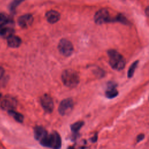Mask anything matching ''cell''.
Returning a JSON list of instances; mask_svg holds the SVG:
<instances>
[{
    "label": "cell",
    "mask_w": 149,
    "mask_h": 149,
    "mask_svg": "<svg viewBox=\"0 0 149 149\" xmlns=\"http://www.w3.org/2000/svg\"><path fill=\"white\" fill-rule=\"evenodd\" d=\"M107 53L109 56V63L112 69L118 71L124 69L126 61L119 52L112 49L108 50Z\"/></svg>",
    "instance_id": "cell-1"
},
{
    "label": "cell",
    "mask_w": 149,
    "mask_h": 149,
    "mask_svg": "<svg viewBox=\"0 0 149 149\" xmlns=\"http://www.w3.org/2000/svg\"><path fill=\"white\" fill-rule=\"evenodd\" d=\"M61 79L63 84L70 88L76 87L80 81L78 73L72 69H66L63 70L61 75Z\"/></svg>",
    "instance_id": "cell-2"
},
{
    "label": "cell",
    "mask_w": 149,
    "mask_h": 149,
    "mask_svg": "<svg viewBox=\"0 0 149 149\" xmlns=\"http://www.w3.org/2000/svg\"><path fill=\"white\" fill-rule=\"evenodd\" d=\"M40 144L47 147H50L53 149H59L61 147V138L59 134L54 132L49 134H47L40 141Z\"/></svg>",
    "instance_id": "cell-3"
},
{
    "label": "cell",
    "mask_w": 149,
    "mask_h": 149,
    "mask_svg": "<svg viewBox=\"0 0 149 149\" xmlns=\"http://www.w3.org/2000/svg\"><path fill=\"white\" fill-rule=\"evenodd\" d=\"M58 48L59 52L65 56H70L74 50L72 43L66 38H62L59 41Z\"/></svg>",
    "instance_id": "cell-4"
},
{
    "label": "cell",
    "mask_w": 149,
    "mask_h": 149,
    "mask_svg": "<svg viewBox=\"0 0 149 149\" xmlns=\"http://www.w3.org/2000/svg\"><path fill=\"white\" fill-rule=\"evenodd\" d=\"M14 22L12 19L8 21L0 23V36L3 38H8L14 34Z\"/></svg>",
    "instance_id": "cell-5"
},
{
    "label": "cell",
    "mask_w": 149,
    "mask_h": 149,
    "mask_svg": "<svg viewBox=\"0 0 149 149\" xmlns=\"http://www.w3.org/2000/svg\"><path fill=\"white\" fill-rule=\"evenodd\" d=\"M111 19L108 10L104 8L98 10L94 16V22L97 24H102L111 22Z\"/></svg>",
    "instance_id": "cell-6"
},
{
    "label": "cell",
    "mask_w": 149,
    "mask_h": 149,
    "mask_svg": "<svg viewBox=\"0 0 149 149\" xmlns=\"http://www.w3.org/2000/svg\"><path fill=\"white\" fill-rule=\"evenodd\" d=\"M73 107V101L72 98H68L63 100L58 107V112L61 115H65L69 113Z\"/></svg>",
    "instance_id": "cell-7"
},
{
    "label": "cell",
    "mask_w": 149,
    "mask_h": 149,
    "mask_svg": "<svg viewBox=\"0 0 149 149\" xmlns=\"http://www.w3.org/2000/svg\"><path fill=\"white\" fill-rule=\"evenodd\" d=\"M17 106L16 100L10 95H6L1 103V107L3 110H13Z\"/></svg>",
    "instance_id": "cell-8"
},
{
    "label": "cell",
    "mask_w": 149,
    "mask_h": 149,
    "mask_svg": "<svg viewBox=\"0 0 149 149\" xmlns=\"http://www.w3.org/2000/svg\"><path fill=\"white\" fill-rule=\"evenodd\" d=\"M41 106L44 111L48 113H51L54 109V102L52 98L48 94H44L41 97Z\"/></svg>",
    "instance_id": "cell-9"
},
{
    "label": "cell",
    "mask_w": 149,
    "mask_h": 149,
    "mask_svg": "<svg viewBox=\"0 0 149 149\" xmlns=\"http://www.w3.org/2000/svg\"><path fill=\"white\" fill-rule=\"evenodd\" d=\"M33 16L31 14L27 13L20 16L17 19V23L22 28H27L30 26L33 22Z\"/></svg>",
    "instance_id": "cell-10"
},
{
    "label": "cell",
    "mask_w": 149,
    "mask_h": 149,
    "mask_svg": "<svg viewBox=\"0 0 149 149\" xmlns=\"http://www.w3.org/2000/svg\"><path fill=\"white\" fill-rule=\"evenodd\" d=\"M117 84L115 82L111 81L108 83L107 89L105 91V95L108 98H113L118 94V91L116 89Z\"/></svg>",
    "instance_id": "cell-11"
},
{
    "label": "cell",
    "mask_w": 149,
    "mask_h": 149,
    "mask_svg": "<svg viewBox=\"0 0 149 149\" xmlns=\"http://www.w3.org/2000/svg\"><path fill=\"white\" fill-rule=\"evenodd\" d=\"M45 17H46L47 20L49 23L54 24L59 20L61 18V15L56 10H50L46 13Z\"/></svg>",
    "instance_id": "cell-12"
},
{
    "label": "cell",
    "mask_w": 149,
    "mask_h": 149,
    "mask_svg": "<svg viewBox=\"0 0 149 149\" xmlns=\"http://www.w3.org/2000/svg\"><path fill=\"white\" fill-rule=\"evenodd\" d=\"M7 43L9 47L17 48L21 45L22 40L19 37L12 34L7 38Z\"/></svg>",
    "instance_id": "cell-13"
},
{
    "label": "cell",
    "mask_w": 149,
    "mask_h": 149,
    "mask_svg": "<svg viewBox=\"0 0 149 149\" xmlns=\"http://www.w3.org/2000/svg\"><path fill=\"white\" fill-rule=\"evenodd\" d=\"M47 134V132L43 127L37 126L34 128V138L37 140L40 141Z\"/></svg>",
    "instance_id": "cell-14"
},
{
    "label": "cell",
    "mask_w": 149,
    "mask_h": 149,
    "mask_svg": "<svg viewBox=\"0 0 149 149\" xmlns=\"http://www.w3.org/2000/svg\"><path fill=\"white\" fill-rule=\"evenodd\" d=\"M8 113L10 116H12L17 122H20V123L23 122L24 118H23V116L21 113L17 112L15 111L14 110L8 111Z\"/></svg>",
    "instance_id": "cell-15"
},
{
    "label": "cell",
    "mask_w": 149,
    "mask_h": 149,
    "mask_svg": "<svg viewBox=\"0 0 149 149\" xmlns=\"http://www.w3.org/2000/svg\"><path fill=\"white\" fill-rule=\"evenodd\" d=\"M83 125H84V122L83 121L76 122L70 125L71 130L74 133H77L79 132V130L81 129V127L83 126Z\"/></svg>",
    "instance_id": "cell-16"
},
{
    "label": "cell",
    "mask_w": 149,
    "mask_h": 149,
    "mask_svg": "<svg viewBox=\"0 0 149 149\" xmlns=\"http://www.w3.org/2000/svg\"><path fill=\"white\" fill-rule=\"evenodd\" d=\"M118 22L125 24H127L129 23L127 19L122 14H119L115 18H112L111 22Z\"/></svg>",
    "instance_id": "cell-17"
},
{
    "label": "cell",
    "mask_w": 149,
    "mask_h": 149,
    "mask_svg": "<svg viewBox=\"0 0 149 149\" xmlns=\"http://www.w3.org/2000/svg\"><path fill=\"white\" fill-rule=\"evenodd\" d=\"M138 63H139V61L138 60L136 61L129 67L128 72H127V77L129 78H131L133 76L134 73L135 72V70H136V68L138 65Z\"/></svg>",
    "instance_id": "cell-18"
},
{
    "label": "cell",
    "mask_w": 149,
    "mask_h": 149,
    "mask_svg": "<svg viewBox=\"0 0 149 149\" xmlns=\"http://www.w3.org/2000/svg\"><path fill=\"white\" fill-rule=\"evenodd\" d=\"M24 1L25 0H13L9 5V10L12 12L15 11L16 8Z\"/></svg>",
    "instance_id": "cell-19"
},
{
    "label": "cell",
    "mask_w": 149,
    "mask_h": 149,
    "mask_svg": "<svg viewBox=\"0 0 149 149\" xmlns=\"http://www.w3.org/2000/svg\"><path fill=\"white\" fill-rule=\"evenodd\" d=\"M11 19L12 18L8 15H7L6 13H4V12L0 13V23L8 21Z\"/></svg>",
    "instance_id": "cell-20"
},
{
    "label": "cell",
    "mask_w": 149,
    "mask_h": 149,
    "mask_svg": "<svg viewBox=\"0 0 149 149\" xmlns=\"http://www.w3.org/2000/svg\"><path fill=\"white\" fill-rule=\"evenodd\" d=\"M144 138V135L143 134H140L137 137V143H139L141 140H143Z\"/></svg>",
    "instance_id": "cell-21"
},
{
    "label": "cell",
    "mask_w": 149,
    "mask_h": 149,
    "mask_svg": "<svg viewBox=\"0 0 149 149\" xmlns=\"http://www.w3.org/2000/svg\"><path fill=\"white\" fill-rule=\"evenodd\" d=\"M4 72H5V70H4L3 68H2V67H0V79H1L2 77V76H3Z\"/></svg>",
    "instance_id": "cell-22"
},
{
    "label": "cell",
    "mask_w": 149,
    "mask_h": 149,
    "mask_svg": "<svg viewBox=\"0 0 149 149\" xmlns=\"http://www.w3.org/2000/svg\"><path fill=\"white\" fill-rule=\"evenodd\" d=\"M97 138H98V137H97V134H95L92 138H91V141L92 142H95V141H97Z\"/></svg>",
    "instance_id": "cell-23"
},
{
    "label": "cell",
    "mask_w": 149,
    "mask_h": 149,
    "mask_svg": "<svg viewBox=\"0 0 149 149\" xmlns=\"http://www.w3.org/2000/svg\"><path fill=\"white\" fill-rule=\"evenodd\" d=\"M148 10H149V9H148V7L147 6V8L146 9V15H148Z\"/></svg>",
    "instance_id": "cell-24"
},
{
    "label": "cell",
    "mask_w": 149,
    "mask_h": 149,
    "mask_svg": "<svg viewBox=\"0 0 149 149\" xmlns=\"http://www.w3.org/2000/svg\"><path fill=\"white\" fill-rule=\"evenodd\" d=\"M67 149H74V148L72 146H69V147H68V148Z\"/></svg>",
    "instance_id": "cell-25"
},
{
    "label": "cell",
    "mask_w": 149,
    "mask_h": 149,
    "mask_svg": "<svg viewBox=\"0 0 149 149\" xmlns=\"http://www.w3.org/2000/svg\"><path fill=\"white\" fill-rule=\"evenodd\" d=\"M1 97H2V94L0 93V99H1Z\"/></svg>",
    "instance_id": "cell-26"
}]
</instances>
